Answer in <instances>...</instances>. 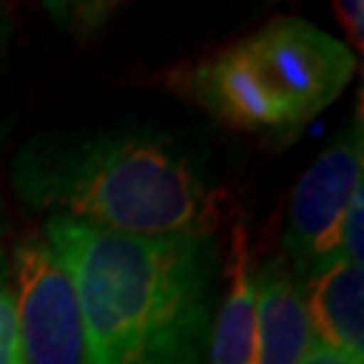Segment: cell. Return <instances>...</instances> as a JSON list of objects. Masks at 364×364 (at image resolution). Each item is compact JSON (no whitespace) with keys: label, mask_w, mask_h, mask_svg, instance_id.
Instances as JSON below:
<instances>
[{"label":"cell","mask_w":364,"mask_h":364,"mask_svg":"<svg viewBox=\"0 0 364 364\" xmlns=\"http://www.w3.org/2000/svg\"><path fill=\"white\" fill-rule=\"evenodd\" d=\"M335 14L343 22L348 41H351L353 54H362V41H364V3L362 0H338L335 3Z\"/></svg>","instance_id":"cell-11"},{"label":"cell","mask_w":364,"mask_h":364,"mask_svg":"<svg viewBox=\"0 0 364 364\" xmlns=\"http://www.w3.org/2000/svg\"><path fill=\"white\" fill-rule=\"evenodd\" d=\"M73 281L84 364H203L216 313V237H144L49 216Z\"/></svg>","instance_id":"cell-1"},{"label":"cell","mask_w":364,"mask_h":364,"mask_svg":"<svg viewBox=\"0 0 364 364\" xmlns=\"http://www.w3.org/2000/svg\"><path fill=\"white\" fill-rule=\"evenodd\" d=\"M14 192L49 216L144 237H216L230 192L165 132L108 130L36 138L14 156Z\"/></svg>","instance_id":"cell-2"},{"label":"cell","mask_w":364,"mask_h":364,"mask_svg":"<svg viewBox=\"0 0 364 364\" xmlns=\"http://www.w3.org/2000/svg\"><path fill=\"white\" fill-rule=\"evenodd\" d=\"M0 364H25L19 351L16 318H14V297L6 275V259L0 257Z\"/></svg>","instance_id":"cell-9"},{"label":"cell","mask_w":364,"mask_h":364,"mask_svg":"<svg viewBox=\"0 0 364 364\" xmlns=\"http://www.w3.org/2000/svg\"><path fill=\"white\" fill-rule=\"evenodd\" d=\"M299 364H351V362H346L343 356H335V353H329V351H321V348H311L308 356Z\"/></svg>","instance_id":"cell-12"},{"label":"cell","mask_w":364,"mask_h":364,"mask_svg":"<svg viewBox=\"0 0 364 364\" xmlns=\"http://www.w3.org/2000/svg\"><path fill=\"white\" fill-rule=\"evenodd\" d=\"M356 54L302 16H273L219 52L168 76L181 100L254 135H294L351 84Z\"/></svg>","instance_id":"cell-3"},{"label":"cell","mask_w":364,"mask_h":364,"mask_svg":"<svg viewBox=\"0 0 364 364\" xmlns=\"http://www.w3.org/2000/svg\"><path fill=\"white\" fill-rule=\"evenodd\" d=\"M362 189L364 135L362 117H356L313 159L289 197L281 259L291 273L340 254V227Z\"/></svg>","instance_id":"cell-5"},{"label":"cell","mask_w":364,"mask_h":364,"mask_svg":"<svg viewBox=\"0 0 364 364\" xmlns=\"http://www.w3.org/2000/svg\"><path fill=\"white\" fill-rule=\"evenodd\" d=\"M340 257L364 267V189L353 197L340 227Z\"/></svg>","instance_id":"cell-10"},{"label":"cell","mask_w":364,"mask_h":364,"mask_svg":"<svg viewBox=\"0 0 364 364\" xmlns=\"http://www.w3.org/2000/svg\"><path fill=\"white\" fill-rule=\"evenodd\" d=\"M6 36H9V11H6V9H0V46H3Z\"/></svg>","instance_id":"cell-13"},{"label":"cell","mask_w":364,"mask_h":364,"mask_svg":"<svg viewBox=\"0 0 364 364\" xmlns=\"http://www.w3.org/2000/svg\"><path fill=\"white\" fill-rule=\"evenodd\" d=\"M254 308H257V267L251 264L246 227L237 221L230 240L227 291L213 313L205 364H248L254 343Z\"/></svg>","instance_id":"cell-8"},{"label":"cell","mask_w":364,"mask_h":364,"mask_svg":"<svg viewBox=\"0 0 364 364\" xmlns=\"http://www.w3.org/2000/svg\"><path fill=\"white\" fill-rule=\"evenodd\" d=\"M313 348L364 364V267L329 257L297 273Z\"/></svg>","instance_id":"cell-6"},{"label":"cell","mask_w":364,"mask_h":364,"mask_svg":"<svg viewBox=\"0 0 364 364\" xmlns=\"http://www.w3.org/2000/svg\"><path fill=\"white\" fill-rule=\"evenodd\" d=\"M14 318L25 364H84V324L65 264L41 235H25L6 257Z\"/></svg>","instance_id":"cell-4"},{"label":"cell","mask_w":364,"mask_h":364,"mask_svg":"<svg viewBox=\"0 0 364 364\" xmlns=\"http://www.w3.org/2000/svg\"><path fill=\"white\" fill-rule=\"evenodd\" d=\"M311 348L297 275L281 257L257 267L254 343L248 364H299Z\"/></svg>","instance_id":"cell-7"}]
</instances>
